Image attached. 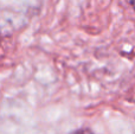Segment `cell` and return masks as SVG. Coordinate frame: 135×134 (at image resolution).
Wrapping results in <instances>:
<instances>
[{"label":"cell","mask_w":135,"mask_h":134,"mask_svg":"<svg viewBox=\"0 0 135 134\" xmlns=\"http://www.w3.org/2000/svg\"><path fill=\"white\" fill-rule=\"evenodd\" d=\"M74 134H94V133H91L90 131H88V130H81V131H77V132H75Z\"/></svg>","instance_id":"obj_1"}]
</instances>
